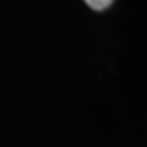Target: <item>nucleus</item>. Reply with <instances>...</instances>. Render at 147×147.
Returning a JSON list of instances; mask_svg holds the SVG:
<instances>
[{
  "label": "nucleus",
  "mask_w": 147,
  "mask_h": 147,
  "mask_svg": "<svg viewBox=\"0 0 147 147\" xmlns=\"http://www.w3.org/2000/svg\"><path fill=\"white\" fill-rule=\"evenodd\" d=\"M84 1H86V4L89 5L90 8H93L95 11L105 10L113 3V0H84Z\"/></svg>",
  "instance_id": "f257e3e1"
}]
</instances>
